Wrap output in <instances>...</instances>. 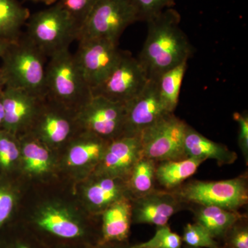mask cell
<instances>
[{
	"label": "cell",
	"mask_w": 248,
	"mask_h": 248,
	"mask_svg": "<svg viewBox=\"0 0 248 248\" xmlns=\"http://www.w3.org/2000/svg\"><path fill=\"white\" fill-rule=\"evenodd\" d=\"M170 192L183 204L210 205L239 212L248 204V177L241 176L217 182L191 181Z\"/></svg>",
	"instance_id": "cell-5"
},
{
	"label": "cell",
	"mask_w": 248,
	"mask_h": 248,
	"mask_svg": "<svg viewBox=\"0 0 248 248\" xmlns=\"http://www.w3.org/2000/svg\"><path fill=\"white\" fill-rule=\"evenodd\" d=\"M204 161L197 158L187 157L182 160L156 163V182L164 187V190H174L193 175Z\"/></svg>",
	"instance_id": "cell-20"
},
{
	"label": "cell",
	"mask_w": 248,
	"mask_h": 248,
	"mask_svg": "<svg viewBox=\"0 0 248 248\" xmlns=\"http://www.w3.org/2000/svg\"><path fill=\"white\" fill-rule=\"evenodd\" d=\"M15 203L14 194L5 188H0V228L12 213Z\"/></svg>",
	"instance_id": "cell-34"
},
{
	"label": "cell",
	"mask_w": 248,
	"mask_h": 248,
	"mask_svg": "<svg viewBox=\"0 0 248 248\" xmlns=\"http://www.w3.org/2000/svg\"><path fill=\"white\" fill-rule=\"evenodd\" d=\"M141 156L140 136L122 135L109 141L99 164L98 174L119 178L128 182L134 166Z\"/></svg>",
	"instance_id": "cell-13"
},
{
	"label": "cell",
	"mask_w": 248,
	"mask_h": 248,
	"mask_svg": "<svg viewBox=\"0 0 248 248\" xmlns=\"http://www.w3.org/2000/svg\"><path fill=\"white\" fill-rule=\"evenodd\" d=\"M25 1H32V2L44 3L46 5H53L58 3L60 0H25Z\"/></svg>",
	"instance_id": "cell-38"
},
{
	"label": "cell",
	"mask_w": 248,
	"mask_h": 248,
	"mask_svg": "<svg viewBox=\"0 0 248 248\" xmlns=\"http://www.w3.org/2000/svg\"><path fill=\"white\" fill-rule=\"evenodd\" d=\"M186 248H198L190 247V246H186Z\"/></svg>",
	"instance_id": "cell-40"
},
{
	"label": "cell",
	"mask_w": 248,
	"mask_h": 248,
	"mask_svg": "<svg viewBox=\"0 0 248 248\" xmlns=\"http://www.w3.org/2000/svg\"><path fill=\"white\" fill-rule=\"evenodd\" d=\"M11 248H33L31 245L27 244V243L24 242V241H18Z\"/></svg>",
	"instance_id": "cell-39"
},
{
	"label": "cell",
	"mask_w": 248,
	"mask_h": 248,
	"mask_svg": "<svg viewBox=\"0 0 248 248\" xmlns=\"http://www.w3.org/2000/svg\"><path fill=\"white\" fill-rule=\"evenodd\" d=\"M238 221L228 231L231 232L230 244L233 248H248V227L238 225Z\"/></svg>",
	"instance_id": "cell-33"
},
{
	"label": "cell",
	"mask_w": 248,
	"mask_h": 248,
	"mask_svg": "<svg viewBox=\"0 0 248 248\" xmlns=\"http://www.w3.org/2000/svg\"><path fill=\"white\" fill-rule=\"evenodd\" d=\"M187 125L174 113L165 116L140 135L142 156L156 163L187 158L184 141Z\"/></svg>",
	"instance_id": "cell-7"
},
{
	"label": "cell",
	"mask_w": 248,
	"mask_h": 248,
	"mask_svg": "<svg viewBox=\"0 0 248 248\" xmlns=\"http://www.w3.org/2000/svg\"><path fill=\"white\" fill-rule=\"evenodd\" d=\"M123 135L140 136L146 129L170 114L159 96L157 79H149L141 93L125 104Z\"/></svg>",
	"instance_id": "cell-11"
},
{
	"label": "cell",
	"mask_w": 248,
	"mask_h": 248,
	"mask_svg": "<svg viewBox=\"0 0 248 248\" xmlns=\"http://www.w3.org/2000/svg\"><path fill=\"white\" fill-rule=\"evenodd\" d=\"M76 112L46 96L42 99L31 125L37 138L50 144L60 145L66 141L78 124Z\"/></svg>",
	"instance_id": "cell-12"
},
{
	"label": "cell",
	"mask_w": 248,
	"mask_h": 248,
	"mask_svg": "<svg viewBox=\"0 0 248 248\" xmlns=\"http://www.w3.org/2000/svg\"><path fill=\"white\" fill-rule=\"evenodd\" d=\"M26 25L25 35L48 58L78 40L76 23L58 3L32 14Z\"/></svg>",
	"instance_id": "cell-4"
},
{
	"label": "cell",
	"mask_w": 248,
	"mask_h": 248,
	"mask_svg": "<svg viewBox=\"0 0 248 248\" xmlns=\"http://www.w3.org/2000/svg\"><path fill=\"white\" fill-rule=\"evenodd\" d=\"M97 179L91 183L85 192L90 207L97 211H104L117 201L129 197L128 182L106 174H98Z\"/></svg>",
	"instance_id": "cell-18"
},
{
	"label": "cell",
	"mask_w": 248,
	"mask_h": 248,
	"mask_svg": "<svg viewBox=\"0 0 248 248\" xmlns=\"http://www.w3.org/2000/svg\"><path fill=\"white\" fill-rule=\"evenodd\" d=\"M182 239L169 226H157L153 237L131 248H181Z\"/></svg>",
	"instance_id": "cell-29"
},
{
	"label": "cell",
	"mask_w": 248,
	"mask_h": 248,
	"mask_svg": "<svg viewBox=\"0 0 248 248\" xmlns=\"http://www.w3.org/2000/svg\"><path fill=\"white\" fill-rule=\"evenodd\" d=\"M46 96L73 112H78L93 97L74 54L69 48L49 58L46 73Z\"/></svg>",
	"instance_id": "cell-3"
},
{
	"label": "cell",
	"mask_w": 248,
	"mask_h": 248,
	"mask_svg": "<svg viewBox=\"0 0 248 248\" xmlns=\"http://www.w3.org/2000/svg\"><path fill=\"white\" fill-rule=\"evenodd\" d=\"M233 118L239 124V146L245 161H248V117L247 114L235 112Z\"/></svg>",
	"instance_id": "cell-32"
},
{
	"label": "cell",
	"mask_w": 248,
	"mask_h": 248,
	"mask_svg": "<svg viewBox=\"0 0 248 248\" xmlns=\"http://www.w3.org/2000/svg\"><path fill=\"white\" fill-rule=\"evenodd\" d=\"M80 140L73 142L68 152V164L71 166L99 164L109 141L84 130Z\"/></svg>",
	"instance_id": "cell-21"
},
{
	"label": "cell",
	"mask_w": 248,
	"mask_h": 248,
	"mask_svg": "<svg viewBox=\"0 0 248 248\" xmlns=\"http://www.w3.org/2000/svg\"><path fill=\"white\" fill-rule=\"evenodd\" d=\"M98 1L99 0H60L58 4L73 18L79 31L81 24Z\"/></svg>",
	"instance_id": "cell-30"
},
{
	"label": "cell",
	"mask_w": 248,
	"mask_h": 248,
	"mask_svg": "<svg viewBox=\"0 0 248 248\" xmlns=\"http://www.w3.org/2000/svg\"><path fill=\"white\" fill-rule=\"evenodd\" d=\"M6 87V79H5L4 73L0 67V94L2 93Z\"/></svg>",
	"instance_id": "cell-37"
},
{
	"label": "cell",
	"mask_w": 248,
	"mask_h": 248,
	"mask_svg": "<svg viewBox=\"0 0 248 248\" xmlns=\"http://www.w3.org/2000/svg\"><path fill=\"white\" fill-rule=\"evenodd\" d=\"M1 97L4 109V129L13 134L31 126L44 98L9 86L5 87Z\"/></svg>",
	"instance_id": "cell-15"
},
{
	"label": "cell",
	"mask_w": 248,
	"mask_h": 248,
	"mask_svg": "<svg viewBox=\"0 0 248 248\" xmlns=\"http://www.w3.org/2000/svg\"><path fill=\"white\" fill-rule=\"evenodd\" d=\"M4 109L3 106L2 97H1V93L0 94V128H4Z\"/></svg>",
	"instance_id": "cell-36"
},
{
	"label": "cell",
	"mask_w": 248,
	"mask_h": 248,
	"mask_svg": "<svg viewBox=\"0 0 248 248\" xmlns=\"http://www.w3.org/2000/svg\"><path fill=\"white\" fill-rule=\"evenodd\" d=\"M136 22L130 0H99L80 27L77 40L104 39L119 43L125 29Z\"/></svg>",
	"instance_id": "cell-6"
},
{
	"label": "cell",
	"mask_w": 248,
	"mask_h": 248,
	"mask_svg": "<svg viewBox=\"0 0 248 248\" xmlns=\"http://www.w3.org/2000/svg\"><path fill=\"white\" fill-rule=\"evenodd\" d=\"M47 58L25 33H22L17 40L11 42L1 58V68L6 86L46 97Z\"/></svg>",
	"instance_id": "cell-2"
},
{
	"label": "cell",
	"mask_w": 248,
	"mask_h": 248,
	"mask_svg": "<svg viewBox=\"0 0 248 248\" xmlns=\"http://www.w3.org/2000/svg\"><path fill=\"white\" fill-rule=\"evenodd\" d=\"M131 200L125 197L103 212L102 244L122 242L128 238L132 221Z\"/></svg>",
	"instance_id": "cell-19"
},
{
	"label": "cell",
	"mask_w": 248,
	"mask_h": 248,
	"mask_svg": "<svg viewBox=\"0 0 248 248\" xmlns=\"http://www.w3.org/2000/svg\"><path fill=\"white\" fill-rule=\"evenodd\" d=\"M215 238L202 225L187 223L184 228L182 241L190 247L198 248H218Z\"/></svg>",
	"instance_id": "cell-28"
},
{
	"label": "cell",
	"mask_w": 248,
	"mask_h": 248,
	"mask_svg": "<svg viewBox=\"0 0 248 248\" xmlns=\"http://www.w3.org/2000/svg\"><path fill=\"white\" fill-rule=\"evenodd\" d=\"M30 16L29 10L17 0H0V37L17 40Z\"/></svg>",
	"instance_id": "cell-23"
},
{
	"label": "cell",
	"mask_w": 248,
	"mask_h": 248,
	"mask_svg": "<svg viewBox=\"0 0 248 248\" xmlns=\"http://www.w3.org/2000/svg\"><path fill=\"white\" fill-rule=\"evenodd\" d=\"M24 167L28 172L40 174L48 170L50 153L45 146L35 139H27L22 144Z\"/></svg>",
	"instance_id": "cell-26"
},
{
	"label": "cell",
	"mask_w": 248,
	"mask_h": 248,
	"mask_svg": "<svg viewBox=\"0 0 248 248\" xmlns=\"http://www.w3.org/2000/svg\"><path fill=\"white\" fill-rule=\"evenodd\" d=\"M132 221L156 226L167 225L170 218L182 210V202L170 191L155 190L132 199Z\"/></svg>",
	"instance_id": "cell-14"
},
{
	"label": "cell",
	"mask_w": 248,
	"mask_h": 248,
	"mask_svg": "<svg viewBox=\"0 0 248 248\" xmlns=\"http://www.w3.org/2000/svg\"><path fill=\"white\" fill-rule=\"evenodd\" d=\"M138 21L149 22L175 5V0H130Z\"/></svg>",
	"instance_id": "cell-27"
},
{
	"label": "cell",
	"mask_w": 248,
	"mask_h": 248,
	"mask_svg": "<svg viewBox=\"0 0 248 248\" xmlns=\"http://www.w3.org/2000/svg\"><path fill=\"white\" fill-rule=\"evenodd\" d=\"M11 41L6 40L3 37H0V58H2L3 55L6 53L11 44Z\"/></svg>",
	"instance_id": "cell-35"
},
{
	"label": "cell",
	"mask_w": 248,
	"mask_h": 248,
	"mask_svg": "<svg viewBox=\"0 0 248 248\" xmlns=\"http://www.w3.org/2000/svg\"><path fill=\"white\" fill-rule=\"evenodd\" d=\"M156 162L142 156L134 166L128 181L129 192L132 199L148 195L155 189V171Z\"/></svg>",
	"instance_id": "cell-24"
},
{
	"label": "cell",
	"mask_w": 248,
	"mask_h": 248,
	"mask_svg": "<svg viewBox=\"0 0 248 248\" xmlns=\"http://www.w3.org/2000/svg\"><path fill=\"white\" fill-rule=\"evenodd\" d=\"M125 112V104L93 95L77 112L76 119L83 130L110 141L124 135Z\"/></svg>",
	"instance_id": "cell-9"
},
{
	"label": "cell",
	"mask_w": 248,
	"mask_h": 248,
	"mask_svg": "<svg viewBox=\"0 0 248 248\" xmlns=\"http://www.w3.org/2000/svg\"><path fill=\"white\" fill-rule=\"evenodd\" d=\"M123 248V247H116V248Z\"/></svg>",
	"instance_id": "cell-41"
},
{
	"label": "cell",
	"mask_w": 248,
	"mask_h": 248,
	"mask_svg": "<svg viewBox=\"0 0 248 248\" xmlns=\"http://www.w3.org/2000/svg\"><path fill=\"white\" fill-rule=\"evenodd\" d=\"M184 146L187 157L203 161L215 160L219 166L233 164L237 159V154L235 152L222 143L205 138L189 125L186 129Z\"/></svg>",
	"instance_id": "cell-17"
},
{
	"label": "cell",
	"mask_w": 248,
	"mask_h": 248,
	"mask_svg": "<svg viewBox=\"0 0 248 248\" xmlns=\"http://www.w3.org/2000/svg\"><path fill=\"white\" fill-rule=\"evenodd\" d=\"M180 22V14L170 8L146 22L148 35L138 59L149 79H157L165 72L187 62L193 54Z\"/></svg>",
	"instance_id": "cell-1"
},
{
	"label": "cell",
	"mask_w": 248,
	"mask_h": 248,
	"mask_svg": "<svg viewBox=\"0 0 248 248\" xmlns=\"http://www.w3.org/2000/svg\"><path fill=\"white\" fill-rule=\"evenodd\" d=\"M187 62H183L165 72L157 79L160 97L170 113H174L179 102V93L187 68Z\"/></svg>",
	"instance_id": "cell-25"
},
{
	"label": "cell",
	"mask_w": 248,
	"mask_h": 248,
	"mask_svg": "<svg viewBox=\"0 0 248 248\" xmlns=\"http://www.w3.org/2000/svg\"><path fill=\"white\" fill-rule=\"evenodd\" d=\"M40 231L60 239H83L86 234L84 225L63 209L50 206L44 209L35 219Z\"/></svg>",
	"instance_id": "cell-16"
},
{
	"label": "cell",
	"mask_w": 248,
	"mask_h": 248,
	"mask_svg": "<svg viewBox=\"0 0 248 248\" xmlns=\"http://www.w3.org/2000/svg\"><path fill=\"white\" fill-rule=\"evenodd\" d=\"M74 54L91 91L102 83L120 61L118 43L104 39L81 38Z\"/></svg>",
	"instance_id": "cell-10"
},
{
	"label": "cell",
	"mask_w": 248,
	"mask_h": 248,
	"mask_svg": "<svg viewBox=\"0 0 248 248\" xmlns=\"http://www.w3.org/2000/svg\"><path fill=\"white\" fill-rule=\"evenodd\" d=\"M197 205L195 209L197 223L204 227L214 238L226 234L236 222L245 217L239 212L210 205Z\"/></svg>",
	"instance_id": "cell-22"
},
{
	"label": "cell",
	"mask_w": 248,
	"mask_h": 248,
	"mask_svg": "<svg viewBox=\"0 0 248 248\" xmlns=\"http://www.w3.org/2000/svg\"><path fill=\"white\" fill-rule=\"evenodd\" d=\"M148 79L138 59L124 51L113 71L102 83L92 89L93 95L126 104L141 93Z\"/></svg>",
	"instance_id": "cell-8"
},
{
	"label": "cell",
	"mask_w": 248,
	"mask_h": 248,
	"mask_svg": "<svg viewBox=\"0 0 248 248\" xmlns=\"http://www.w3.org/2000/svg\"><path fill=\"white\" fill-rule=\"evenodd\" d=\"M19 150L14 138V134L10 132H0V165L4 168L12 166L17 159Z\"/></svg>",
	"instance_id": "cell-31"
}]
</instances>
